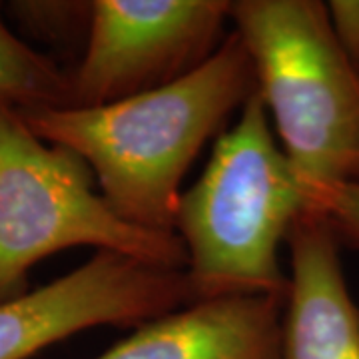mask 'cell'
<instances>
[{
  "label": "cell",
  "mask_w": 359,
  "mask_h": 359,
  "mask_svg": "<svg viewBox=\"0 0 359 359\" xmlns=\"http://www.w3.org/2000/svg\"><path fill=\"white\" fill-rule=\"evenodd\" d=\"M256 90L252 58L231 30L205 62L160 88L102 106L20 114L42 140L84 160L120 218L174 231L186 172Z\"/></svg>",
  "instance_id": "6da1fadb"
},
{
  "label": "cell",
  "mask_w": 359,
  "mask_h": 359,
  "mask_svg": "<svg viewBox=\"0 0 359 359\" xmlns=\"http://www.w3.org/2000/svg\"><path fill=\"white\" fill-rule=\"evenodd\" d=\"M306 210L304 186L283 154L262 96L222 132L202 176L182 192L176 226L198 299L287 294L280 245Z\"/></svg>",
  "instance_id": "7a4b0ae2"
},
{
  "label": "cell",
  "mask_w": 359,
  "mask_h": 359,
  "mask_svg": "<svg viewBox=\"0 0 359 359\" xmlns=\"http://www.w3.org/2000/svg\"><path fill=\"white\" fill-rule=\"evenodd\" d=\"M13 16L42 39H65L76 25L88 26L90 2H14Z\"/></svg>",
  "instance_id": "30bf717a"
},
{
  "label": "cell",
  "mask_w": 359,
  "mask_h": 359,
  "mask_svg": "<svg viewBox=\"0 0 359 359\" xmlns=\"http://www.w3.org/2000/svg\"><path fill=\"white\" fill-rule=\"evenodd\" d=\"M244 42L283 154L304 188L359 184V68L318 0H238Z\"/></svg>",
  "instance_id": "3957f363"
},
{
  "label": "cell",
  "mask_w": 359,
  "mask_h": 359,
  "mask_svg": "<svg viewBox=\"0 0 359 359\" xmlns=\"http://www.w3.org/2000/svg\"><path fill=\"white\" fill-rule=\"evenodd\" d=\"M70 76L8 26L0 8V102L18 110L68 106Z\"/></svg>",
  "instance_id": "9c48e42d"
},
{
  "label": "cell",
  "mask_w": 359,
  "mask_h": 359,
  "mask_svg": "<svg viewBox=\"0 0 359 359\" xmlns=\"http://www.w3.org/2000/svg\"><path fill=\"white\" fill-rule=\"evenodd\" d=\"M320 212L330 222L339 244L359 252V184L335 186L323 194Z\"/></svg>",
  "instance_id": "8fae6325"
},
{
  "label": "cell",
  "mask_w": 359,
  "mask_h": 359,
  "mask_svg": "<svg viewBox=\"0 0 359 359\" xmlns=\"http://www.w3.org/2000/svg\"><path fill=\"white\" fill-rule=\"evenodd\" d=\"M80 245L158 268L188 266L176 231L120 218L82 158L42 140L18 108L0 102V304L30 292L28 273L44 257Z\"/></svg>",
  "instance_id": "277c9868"
},
{
  "label": "cell",
  "mask_w": 359,
  "mask_h": 359,
  "mask_svg": "<svg viewBox=\"0 0 359 359\" xmlns=\"http://www.w3.org/2000/svg\"><path fill=\"white\" fill-rule=\"evenodd\" d=\"M285 295L198 299L136 325L92 359H280Z\"/></svg>",
  "instance_id": "ba28073f"
},
{
  "label": "cell",
  "mask_w": 359,
  "mask_h": 359,
  "mask_svg": "<svg viewBox=\"0 0 359 359\" xmlns=\"http://www.w3.org/2000/svg\"><path fill=\"white\" fill-rule=\"evenodd\" d=\"M194 302L186 269L96 252L62 278L0 304V359H28L102 325L136 327Z\"/></svg>",
  "instance_id": "8992f818"
},
{
  "label": "cell",
  "mask_w": 359,
  "mask_h": 359,
  "mask_svg": "<svg viewBox=\"0 0 359 359\" xmlns=\"http://www.w3.org/2000/svg\"><path fill=\"white\" fill-rule=\"evenodd\" d=\"M224 0H94L68 106H102L178 80L224 42Z\"/></svg>",
  "instance_id": "5b68a950"
},
{
  "label": "cell",
  "mask_w": 359,
  "mask_h": 359,
  "mask_svg": "<svg viewBox=\"0 0 359 359\" xmlns=\"http://www.w3.org/2000/svg\"><path fill=\"white\" fill-rule=\"evenodd\" d=\"M330 22L341 48L359 68V0L327 2Z\"/></svg>",
  "instance_id": "7c38bea8"
},
{
  "label": "cell",
  "mask_w": 359,
  "mask_h": 359,
  "mask_svg": "<svg viewBox=\"0 0 359 359\" xmlns=\"http://www.w3.org/2000/svg\"><path fill=\"white\" fill-rule=\"evenodd\" d=\"M290 283L280 359H359V308L332 226L306 208L287 233Z\"/></svg>",
  "instance_id": "52a82bcc"
}]
</instances>
